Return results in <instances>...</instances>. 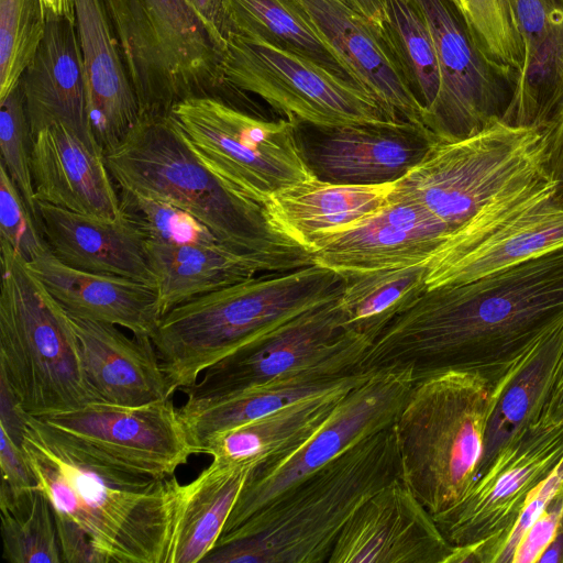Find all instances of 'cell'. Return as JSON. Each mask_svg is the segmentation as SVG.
Instances as JSON below:
<instances>
[{
    "instance_id": "1",
    "label": "cell",
    "mask_w": 563,
    "mask_h": 563,
    "mask_svg": "<svg viewBox=\"0 0 563 563\" xmlns=\"http://www.w3.org/2000/svg\"><path fill=\"white\" fill-rule=\"evenodd\" d=\"M563 321V246L468 283L427 289L373 342L363 369H460L494 388Z\"/></svg>"
},
{
    "instance_id": "2",
    "label": "cell",
    "mask_w": 563,
    "mask_h": 563,
    "mask_svg": "<svg viewBox=\"0 0 563 563\" xmlns=\"http://www.w3.org/2000/svg\"><path fill=\"white\" fill-rule=\"evenodd\" d=\"M21 445L53 511L73 520L106 563H169L183 484L120 466L21 410Z\"/></svg>"
},
{
    "instance_id": "3",
    "label": "cell",
    "mask_w": 563,
    "mask_h": 563,
    "mask_svg": "<svg viewBox=\"0 0 563 563\" xmlns=\"http://www.w3.org/2000/svg\"><path fill=\"white\" fill-rule=\"evenodd\" d=\"M541 130L495 120L454 141H437L396 183L394 194L419 203L451 231L428 262L445 263L499 227L554 196Z\"/></svg>"
},
{
    "instance_id": "4",
    "label": "cell",
    "mask_w": 563,
    "mask_h": 563,
    "mask_svg": "<svg viewBox=\"0 0 563 563\" xmlns=\"http://www.w3.org/2000/svg\"><path fill=\"white\" fill-rule=\"evenodd\" d=\"M400 478L395 423L292 485L220 537L203 563H328L355 512Z\"/></svg>"
},
{
    "instance_id": "5",
    "label": "cell",
    "mask_w": 563,
    "mask_h": 563,
    "mask_svg": "<svg viewBox=\"0 0 563 563\" xmlns=\"http://www.w3.org/2000/svg\"><path fill=\"white\" fill-rule=\"evenodd\" d=\"M117 187L168 201L203 223L225 246L279 271L314 264L312 254L269 222L264 207L213 173L169 115L141 117L104 154Z\"/></svg>"
},
{
    "instance_id": "6",
    "label": "cell",
    "mask_w": 563,
    "mask_h": 563,
    "mask_svg": "<svg viewBox=\"0 0 563 563\" xmlns=\"http://www.w3.org/2000/svg\"><path fill=\"white\" fill-rule=\"evenodd\" d=\"M343 289L341 273L312 264L261 274L172 308L152 338L170 393L297 316L338 299Z\"/></svg>"
},
{
    "instance_id": "7",
    "label": "cell",
    "mask_w": 563,
    "mask_h": 563,
    "mask_svg": "<svg viewBox=\"0 0 563 563\" xmlns=\"http://www.w3.org/2000/svg\"><path fill=\"white\" fill-rule=\"evenodd\" d=\"M492 390L472 372L430 373L416 379L395 421L400 479L432 516L475 481Z\"/></svg>"
},
{
    "instance_id": "8",
    "label": "cell",
    "mask_w": 563,
    "mask_h": 563,
    "mask_svg": "<svg viewBox=\"0 0 563 563\" xmlns=\"http://www.w3.org/2000/svg\"><path fill=\"white\" fill-rule=\"evenodd\" d=\"M0 253V383L33 417L97 401L69 314L9 244Z\"/></svg>"
},
{
    "instance_id": "9",
    "label": "cell",
    "mask_w": 563,
    "mask_h": 563,
    "mask_svg": "<svg viewBox=\"0 0 563 563\" xmlns=\"http://www.w3.org/2000/svg\"><path fill=\"white\" fill-rule=\"evenodd\" d=\"M111 21L141 117L169 115L189 98L235 106L221 70L224 43L190 0H101ZM238 107V106H235Z\"/></svg>"
},
{
    "instance_id": "10",
    "label": "cell",
    "mask_w": 563,
    "mask_h": 563,
    "mask_svg": "<svg viewBox=\"0 0 563 563\" xmlns=\"http://www.w3.org/2000/svg\"><path fill=\"white\" fill-rule=\"evenodd\" d=\"M221 70L232 89L256 95L296 123L338 128L400 121L353 80L257 35L232 32Z\"/></svg>"
},
{
    "instance_id": "11",
    "label": "cell",
    "mask_w": 563,
    "mask_h": 563,
    "mask_svg": "<svg viewBox=\"0 0 563 563\" xmlns=\"http://www.w3.org/2000/svg\"><path fill=\"white\" fill-rule=\"evenodd\" d=\"M170 115L213 173L263 207L274 194L314 177L294 121L264 120L211 97L183 100Z\"/></svg>"
},
{
    "instance_id": "12",
    "label": "cell",
    "mask_w": 563,
    "mask_h": 563,
    "mask_svg": "<svg viewBox=\"0 0 563 563\" xmlns=\"http://www.w3.org/2000/svg\"><path fill=\"white\" fill-rule=\"evenodd\" d=\"M339 298L297 316L207 367L201 379L180 390L187 400L179 408H196L275 379L302 374L342 377L362 369L373 342L345 327Z\"/></svg>"
},
{
    "instance_id": "13",
    "label": "cell",
    "mask_w": 563,
    "mask_h": 563,
    "mask_svg": "<svg viewBox=\"0 0 563 563\" xmlns=\"http://www.w3.org/2000/svg\"><path fill=\"white\" fill-rule=\"evenodd\" d=\"M563 460V421H539L500 449L451 508L433 516L454 545L449 563H497L532 490Z\"/></svg>"
},
{
    "instance_id": "14",
    "label": "cell",
    "mask_w": 563,
    "mask_h": 563,
    "mask_svg": "<svg viewBox=\"0 0 563 563\" xmlns=\"http://www.w3.org/2000/svg\"><path fill=\"white\" fill-rule=\"evenodd\" d=\"M416 379L410 366L376 369L340 400L305 443L276 461L255 466L221 536L353 444L394 424Z\"/></svg>"
},
{
    "instance_id": "15",
    "label": "cell",
    "mask_w": 563,
    "mask_h": 563,
    "mask_svg": "<svg viewBox=\"0 0 563 563\" xmlns=\"http://www.w3.org/2000/svg\"><path fill=\"white\" fill-rule=\"evenodd\" d=\"M438 57L440 88L423 125L438 141H454L501 119L511 84L482 54L449 0H413Z\"/></svg>"
},
{
    "instance_id": "16",
    "label": "cell",
    "mask_w": 563,
    "mask_h": 563,
    "mask_svg": "<svg viewBox=\"0 0 563 563\" xmlns=\"http://www.w3.org/2000/svg\"><path fill=\"white\" fill-rule=\"evenodd\" d=\"M35 418L96 454L155 478L173 477L196 454L172 397L139 406L90 401Z\"/></svg>"
},
{
    "instance_id": "17",
    "label": "cell",
    "mask_w": 563,
    "mask_h": 563,
    "mask_svg": "<svg viewBox=\"0 0 563 563\" xmlns=\"http://www.w3.org/2000/svg\"><path fill=\"white\" fill-rule=\"evenodd\" d=\"M310 126V136L297 128L306 163L316 178L336 184L396 183L421 163L438 141L424 126L405 121Z\"/></svg>"
},
{
    "instance_id": "18",
    "label": "cell",
    "mask_w": 563,
    "mask_h": 563,
    "mask_svg": "<svg viewBox=\"0 0 563 563\" xmlns=\"http://www.w3.org/2000/svg\"><path fill=\"white\" fill-rule=\"evenodd\" d=\"M453 552L433 516L395 478L351 518L328 563H449Z\"/></svg>"
},
{
    "instance_id": "19",
    "label": "cell",
    "mask_w": 563,
    "mask_h": 563,
    "mask_svg": "<svg viewBox=\"0 0 563 563\" xmlns=\"http://www.w3.org/2000/svg\"><path fill=\"white\" fill-rule=\"evenodd\" d=\"M450 229L419 203L396 196L376 213L317 239L314 264L339 273L428 263L450 238Z\"/></svg>"
},
{
    "instance_id": "20",
    "label": "cell",
    "mask_w": 563,
    "mask_h": 563,
    "mask_svg": "<svg viewBox=\"0 0 563 563\" xmlns=\"http://www.w3.org/2000/svg\"><path fill=\"white\" fill-rule=\"evenodd\" d=\"M331 49L345 74L400 121L423 125V107L410 89L385 33L345 0H290Z\"/></svg>"
},
{
    "instance_id": "21",
    "label": "cell",
    "mask_w": 563,
    "mask_h": 563,
    "mask_svg": "<svg viewBox=\"0 0 563 563\" xmlns=\"http://www.w3.org/2000/svg\"><path fill=\"white\" fill-rule=\"evenodd\" d=\"M20 86L33 137L42 129L62 123L87 144L101 147L90 121L76 19L46 9L44 36Z\"/></svg>"
},
{
    "instance_id": "22",
    "label": "cell",
    "mask_w": 563,
    "mask_h": 563,
    "mask_svg": "<svg viewBox=\"0 0 563 563\" xmlns=\"http://www.w3.org/2000/svg\"><path fill=\"white\" fill-rule=\"evenodd\" d=\"M523 63L501 120L543 132L563 120V0H511Z\"/></svg>"
},
{
    "instance_id": "23",
    "label": "cell",
    "mask_w": 563,
    "mask_h": 563,
    "mask_svg": "<svg viewBox=\"0 0 563 563\" xmlns=\"http://www.w3.org/2000/svg\"><path fill=\"white\" fill-rule=\"evenodd\" d=\"M31 169L36 202L110 219L121 212L103 150L62 123L34 135Z\"/></svg>"
},
{
    "instance_id": "24",
    "label": "cell",
    "mask_w": 563,
    "mask_h": 563,
    "mask_svg": "<svg viewBox=\"0 0 563 563\" xmlns=\"http://www.w3.org/2000/svg\"><path fill=\"white\" fill-rule=\"evenodd\" d=\"M37 214L49 250L66 265L155 287L146 239L122 211L110 219L37 201Z\"/></svg>"
},
{
    "instance_id": "25",
    "label": "cell",
    "mask_w": 563,
    "mask_h": 563,
    "mask_svg": "<svg viewBox=\"0 0 563 563\" xmlns=\"http://www.w3.org/2000/svg\"><path fill=\"white\" fill-rule=\"evenodd\" d=\"M82 53L90 121L104 154L115 148L141 118L120 43L101 0H73Z\"/></svg>"
},
{
    "instance_id": "26",
    "label": "cell",
    "mask_w": 563,
    "mask_h": 563,
    "mask_svg": "<svg viewBox=\"0 0 563 563\" xmlns=\"http://www.w3.org/2000/svg\"><path fill=\"white\" fill-rule=\"evenodd\" d=\"M26 264L69 316L153 338L163 316L154 286L70 267L49 249Z\"/></svg>"
},
{
    "instance_id": "27",
    "label": "cell",
    "mask_w": 563,
    "mask_h": 563,
    "mask_svg": "<svg viewBox=\"0 0 563 563\" xmlns=\"http://www.w3.org/2000/svg\"><path fill=\"white\" fill-rule=\"evenodd\" d=\"M69 317L97 401L139 406L172 397L152 339L129 336L111 323Z\"/></svg>"
},
{
    "instance_id": "28",
    "label": "cell",
    "mask_w": 563,
    "mask_h": 563,
    "mask_svg": "<svg viewBox=\"0 0 563 563\" xmlns=\"http://www.w3.org/2000/svg\"><path fill=\"white\" fill-rule=\"evenodd\" d=\"M376 369H360L340 385L211 437L200 453L217 463L276 461L305 443L328 419L340 400Z\"/></svg>"
},
{
    "instance_id": "29",
    "label": "cell",
    "mask_w": 563,
    "mask_h": 563,
    "mask_svg": "<svg viewBox=\"0 0 563 563\" xmlns=\"http://www.w3.org/2000/svg\"><path fill=\"white\" fill-rule=\"evenodd\" d=\"M396 183L352 185L313 177L274 194L264 209L278 232L310 252L317 239L349 228L384 208Z\"/></svg>"
},
{
    "instance_id": "30",
    "label": "cell",
    "mask_w": 563,
    "mask_h": 563,
    "mask_svg": "<svg viewBox=\"0 0 563 563\" xmlns=\"http://www.w3.org/2000/svg\"><path fill=\"white\" fill-rule=\"evenodd\" d=\"M563 246V208L553 198L519 213L456 257L428 266V289L472 282Z\"/></svg>"
},
{
    "instance_id": "31",
    "label": "cell",
    "mask_w": 563,
    "mask_h": 563,
    "mask_svg": "<svg viewBox=\"0 0 563 563\" xmlns=\"http://www.w3.org/2000/svg\"><path fill=\"white\" fill-rule=\"evenodd\" d=\"M563 350V321L544 333L493 388L475 479L519 432L539 422Z\"/></svg>"
},
{
    "instance_id": "32",
    "label": "cell",
    "mask_w": 563,
    "mask_h": 563,
    "mask_svg": "<svg viewBox=\"0 0 563 563\" xmlns=\"http://www.w3.org/2000/svg\"><path fill=\"white\" fill-rule=\"evenodd\" d=\"M146 251L163 314L210 291L261 274L282 272L265 260L222 244L146 242Z\"/></svg>"
},
{
    "instance_id": "33",
    "label": "cell",
    "mask_w": 563,
    "mask_h": 563,
    "mask_svg": "<svg viewBox=\"0 0 563 563\" xmlns=\"http://www.w3.org/2000/svg\"><path fill=\"white\" fill-rule=\"evenodd\" d=\"M217 463L183 485L181 508L169 563H198L217 545L236 499L255 467Z\"/></svg>"
},
{
    "instance_id": "34",
    "label": "cell",
    "mask_w": 563,
    "mask_h": 563,
    "mask_svg": "<svg viewBox=\"0 0 563 563\" xmlns=\"http://www.w3.org/2000/svg\"><path fill=\"white\" fill-rule=\"evenodd\" d=\"M354 373L342 377L302 374L275 379L196 408H178V413L195 453L199 454L214 434L263 417L299 399L327 391Z\"/></svg>"
},
{
    "instance_id": "35",
    "label": "cell",
    "mask_w": 563,
    "mask_h": 563,
    "mask_svg": "<svg viewBox=\"0 0 563 563\" xmlns=\"http://www.w3.org/2000/svg\"><path fill=\"white\" fill-rule=\"evenodd\" d=\"M341 274L344 324L372 342L428 289V263Z\"/></svg>"
},
{
    "instance_id": "36",
    "label": "cell",
    "mask_w": 563,
    "mask_h": 563,
    "mask_svg": "<svg viewBox=\"0 0 563 563\" xmlns=\"http://www.w3.org/2000/svg\"><path fill=\"white\" fill-rule=\"evenodd\" d=\"M229 5L233 32L257 35L350 79L331 49L290 0H229Z\"/></svg>"
},
{
    "instance_id": "37",
    "label": "cell",
    "mask_w": 563,
    "mask_h": 563,
    "mask_svg": "<svg viewBox=\"0 0 563 563\" xmlns=\"http://www.w3.org/2000/svg\"><path fill=\"white\" fill-rule=\"evenodd\" d=\"M384 1L386 38L410 89L422 104L424 115L440 88L438 57L430 30L413 2Z\"/></svg>"
},
{
    "instance_id": "38",
    "label": "cell",
    "mask_w": 563,
    "mask_h": 563,
    "mask_svg": "<svg viewBox=\"0 0 563 563\" xmlns=\"http://www.w3.org/2000/svg\"><path fill=\"white\" fill-rule=\"evenodd\" d=\"M3 558L10 563H62L52 504L36 488L0 499Z\"/></svg>"
},
{
    "instance_id": "39",
    "label": "cell",
    "mask_w": 563,
    "mask_h": 563,
    "mask_svg": "<svg viewBox=\"0 0 563 563\" xmlns=\"http://www.w3.org/2000/svg\"><path fill=\"white\" fill-rule=\"evenodd\" d=\"M449 1L463 19L478 49L512 87L523 63V42L511 0Z\"/></svg>"
},
{
    "instance_id": "40",
    "label": "cell",
    "mask_w": 563,
    "mask_h": 563,
    "mask_svg": "<svg viewBox=\"0 0 563 563\" xmlns=\"http://www.w3.org/2000/svg\"><path fill=\"white\" fill-rule=\"evenodd\" d=\"M45 27L43 0H0V100L20 84Z\"/></svg>"
},
{
    "instance_id": "41",
    "label": "cell",
    "mask_w": 563,
    "mask_h": 563,
    "mask_svg": "<svg viewBox=\"0 0 563 563\" xmlns=\"http://www.w3.org/2000/svg\"><path fill=\"white\" fill-rule=\"evenodd\" d=\"M117 189L121 211L141 231L146 242L224 245L203 223L181 208L133 189Z\"/></svg>"
},
{
    "instance_id": "42",
    "label": "cell",
    "mask_w": 563,
    "mask_h": 563,
    "mask_svg": "<svg viewBox=\"0 0 563 563\" xmlns=\"http://www.w3.org/2000/svg\"><path fill=\"white\" fill-rule=\"evenodd\" d=\"M33 135L20 84L0 100L1 163L38 221L31 169ZM40 223V221H38Z\"/></svg>"
},
{
    "instance_id": "43",
    "label": "cell",
    "mask_w": 563,
    "mask_h": 563,
    "mask_svg": "<svg viewBox=\"0 0 563 563\" xmlns=\"http://www.w3.org/2000/svg\"><path fill=\"white\" fill-rule=\"evenodd\" d=\"M0 241L9 244L26 263L48 247L38 221L0 164Z\"/></svg>"
},
{
    "instance_id": "44",
    "label": "cell",
    "mask_w": 563,
    "mask_h": 563,
    "mask_svg": "<svg viewBox=\"0 0 563 563\" xmlns=\"http://www.w3.org/2000/svg\"><path fill=\"white\" fill-rule=\"evenodd\" d=\"M0 499H13L37 488L36 478L27 462L21 442L0 428Z\"/></svg>"
},
{
    "instance_id": "45",
    "label": "cell",
    "mask_w": 563,
    "mask_h": 563,
    "mask_svg": "<svg viewBox=\"0 0 563 563\" xmlns=\"http://www.w3.org/2000/svg\"><path fill=\"white\" fill-rule=\"evenodd\" d=\"M563 517V485L518 544L511 563H538L553 541Z\"/></svg>"
},
{
    "instance_id": "46",
    "label": "cell",
    "mask_w": 563,
    "mask_h": 563,
    "mask_svg": "<svg viewBox=\"0 0 563 563\" xmlns=\"http://www.w3.org/2000/svg\"><path fill=\"white\" fill-rule=\"evenodd\" d=\"M54 517L63 563H106L84 529L62 514Z\"/></svg>"
},
{
    "instance_id": "47",
    "label": "cell",
    "mask_w": 563,
    "mask_h": 563,
    "mask_svg": "<svg viewBox=\"0 0 563 563\" xmlns=\"http://www.w3.org/2000/svg\"><path fill=\"white\" fill-rule=\"evenodd\" d=\"M191 4L205 22L227 45L233 32L229 0H190Z\"/></svg>"
},
{
    "instance_id": "48",
    "label": "cell",
    "mask_w": 563,
    "mask_h": 563,
    "mask_svg": "<svg viewBox=\"0 0 563 563\" xmlns=\"http://www.w3.org/2000/svg\"><path fill=\"white\" fill-rule=\"evenodd\" d=\"M548 169L555 184L553 201L563 208V120L545 131Z\"/></svg>"
},
{
    "instance_id": "49",
    "label": "cell",
    "mask_w": 563,
    "mask_h": 563,
    "mask_svg": "<svg viewBox=\"0 0 563 563\" xmlns=\"http://www.w3.org/2000/svg\"><path fill=\"white\" fill-rule=\"evenodd\" d=\"M539 421L545 423L563 421V350L561 352L553 383Z\"/></svg>"
},
{
    "instance_id": "50",
    "label": "cell",
    "mask_w": 563,
    "mask_h": 563,
    "mask_svg": "<svg viewBox=\"0 0 563 563\" xmlns=\"http://www.w3.org/2000/svg\"><path fill=\"white\" fill-rule=\"evenodd\" d=\"M352 8L367 18L385 33L386 7L384 0H345Z\"/></svg>"
},
{
    "instance_id": "51",
    "label": "cell",
    "mask_w": 563,
    "mask_h": 563,
    "mask_svg": "<svg viewBox=\"0 0 563 563\" xmlns=\"http://www.w3.org/2000/svg\"><path fill=\"white\" fill-rule=\"evenodd\" d=\"M538 563H563V517L553 541L542 553Z\"/></svg>"
},
{
    "instance_id": "52",
    "label": "cell",
    "mask_w": 563,
    "mask_h": 563,
    "mask_svg": "<svg viewBox=\"0 0 563 563\" xmlns=\"http://www.w3.org/2000/svg\"><path fill=\"white\" fill-rule=\"evenodd\" d=\"M43 2L47 10L70 19H76L73 0H43Z\"/></svg>"
},
{
    "instance_id": "53",
    "label": "cell",
    "mask_w": 563,
    "mask_h": 563,
    "mask_svg": "<svg viewBox=\"0 0 563 563\" xmlns=\"http://www.w3.org/2000/svg\"><path fill=\"white\" fill-rule=\"evenodd\" d=\"M407 1L413 2V0H407Z\"/></svg>"
}]
</instances>
